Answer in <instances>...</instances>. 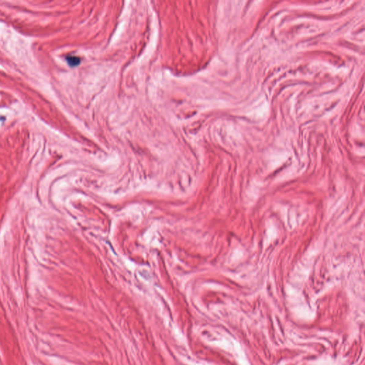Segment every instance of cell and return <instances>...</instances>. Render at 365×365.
Here are the masks:
<instances>
[{
	"label": "cell",
	"instance_id": "obj_1",
	"mask_svg": "<svg viewBox=\"0 0 365 365\" xmlns=\"http://www.w3.org/2000/svg\"><path fill=\"white\" fill-rule=\"evenodd\" d=\"M66 61L71 66H76L80 63V59L78 57L74 56H68L66 57Z\"/></svg>",
	"mask_w": 365,
	"mask_h": 365
}]
</instances>
